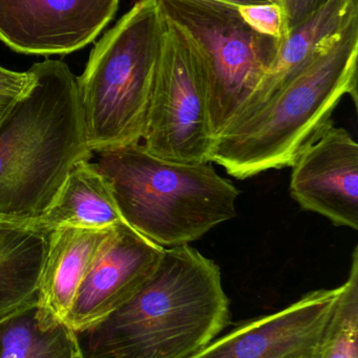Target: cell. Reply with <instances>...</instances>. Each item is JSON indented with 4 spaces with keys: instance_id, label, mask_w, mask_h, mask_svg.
I'll use <instances>...</instances> for the list:
<instances>
[{
    "instance_id": "6da1fadb",
    "label": "cell",
    "mask_w": 358,
    "mask_h": 358,
    "mask_svg": "<svg viewBox=\"0 0 358 358\" xmlns=\"http://www.w3.org/2000/svg\"><path fill=\"white\" fill-rule=\"evenodd\" d=\"M230 324L219 265L191 244L164 248L149 281L85 332V358H189Z\"/></svg>"
},
{
    "instance_id": "7a4b0ae2",
    "label": "cell",
    "mask_w": 358,
    "mask_h": 358,
    "mask_svg": "<svg viewBox=\"0 0 358 358\" xmlns=\"http://www.w3.org/2000/svg\"><path fill=\"white\" fill-rule=\"evenodd\" d=\"M33 82L0 121V221L27 224L50 206L74 166L90 161L77 77L62 61L29 69Z\"/></svg>"
},
{
    "instance_id": "3957f363",
    "label": "cell",
    "mask_w": 358,
    "mask_h": 358,
    "mask_svg": "<svg viewBox=\"0 0 358 358\" xmlns=\"http://www.w3.org/2000/svg\"><path fill=\"white\" fill-rule=\"evenodd\" d=\"M358 18L247 119L216 136L210 163L246 179L291 167L345 96L357 105Z\"/></svg>"
},
{
    "instance_id": "277c9868",
    "label": "cell",
    "mask_w": 358,
    "mask_h": 358,
    "mask_svg": "<svg viewBox=\"0 0 358 358\" xmlns=\"http://www.w3.org/2000/svg\"><path fill=\"white\" fill-rule=\"evenodd\" d=\"M97 153L123 222L162 248L191 244L237 216L240 191L210 162L168 161L142 144Z\"/></svg>"
},
{
    "instance_id": "5b68a950",
    "label": "cell",
    "mask_w": 358,
    "mask_h": 358,
    "mask_svg": "<svg viewBox=\"0 0 358 358\" xmlns=\"http://www.w3.org/2000/svg\"><path fill=\"white\" fill-rule=\"evenodd\" d=\"M162 25L157 0H138L90 52L77 84L92 152L142 142Z\"/></svg>"
},
{
    "instance_id": "8992f818",
    "label": "cell",
    "mask_w": 358,
    "mask_h": 358,
    "mask_svg": "<svg viewBox=\"0 0 358 358\" xmlns=\"http://www.w3.org/2000/svg\"><path fill=\"white\" fill-rule=\"evenodd\" d=\"M203 81L214 140L230 127L273 66L281 40L261 35L239 6L216 0H157Z\"/></svg>"
},
{
    "instance_id": "52a82bcc",
    "label": "cell",
    "mask_w": 358,
    "mask_h": 358,
    "mask_svg": "<svg viewBox=\"0 0 358 358\" xmlns=\"http://www.w3.org/2000/svg\"><path fill=\"white\" fill-rule=\"evenodd\" d=\"M142 142L151 155L180 163H207L214 148V136L201 76L186 44L164 17L157 73Z\"/></svg>"
},
{
    "instance_id": "ba28073f",
    "label": "cell",
    "mask_w": 358,
    "mask_h": 358,
    "mask_svg": "<svg viewBox=\"0 0 358 358\" xmlns=\"http://www.w3.org/2000/svg\"><path fill=\"white\" fill-rule=\"evenodd\" d=\"M340 287L317 289L286 308L239 324L189 358H317Z\"/></svg>"
},
{
    "instance_id": "9c48e42d",
    "label": "cell",
    "mask_w": 358,
    "mask_h": 358,
    "mask_svg": "<svg viewBox=\"0 0 358 358\" xmlns=\"http://www.w3.org/2000/svg\"><path fill=\"white\" fill-rule=\"evenodd\" d=\"M164 248L125 223L115 225L78 290L65 326L80 336L119 310L149 281Z\"/></svg>"
},
{
    "instance_id": "30bf717a",
    "label": "cell",
    "mask_w": 358,
    "mask_h": 358,
    "mask_svg": "<svg viewBox=\"0 0 358 358\" xmlns=\"http://www.w3.org/2000/svg\"><path fill=\"white\" fill-rule=\"evenodd\" d=\"M120 0H0V40L27 55H67L92 43Z\"/></svg>"
},
{
    "instance_id": "8fae6325",
    "label": "cell",
    "mask_w": 358,
    "mask_h": 358,
    "mask_svg": "<svg viewBox=\"0 0 358 358\" xmlns=\"http://www.w3.org/2000/svg\"><path fill=\"white\" fill-rule=\"evenodd\" d=\"M290 194L309 212L336 227L358 229V144L329 123L291 166Z\"/></svg>"
},
{
    "instance_id": "7c38bea8",
    "label": "cell",
    "mask_w": 358,
    "mask_h": 358,
    "mask_svg": "<svg viewBox=\"0 0 358 358\" xmlns=\"http://www.w3.org/2000/svg\"><path fill=\"white\" fill-rule=\"evenodd\" d=\"M113 227H62L48 234L38 282L36 311L40 321L65 325L78 290Z\"/></svg>"
},
{
    "instance_id": "4fadbf2b",
    "label": "cell",
    "mask_w": 358,
    "mask_h": 358,
    "mask_svg": "<svg viewBox=\"0 0 358 358\" xmlns=\"http://www.w3.org/2000/svg\"><path fill=\"white\" fill-rule=\"evenodd\" d=\"M357 18L358 0H328L309 18L291 29L282 40L273 66L230 127L247 119L273 98Z\"/></svg>"
},
{
    "instance_id": "5bb4252c",
    "label": "cell",
    "mask_w": 358,
    "mask_h": 358,
    "mask_svg": "<svg viewBox=\"0 0 358 358\" xmlns=\"http://www.w3.org/2000/svg\"><path fill=\"white\" fill-rule=\"evenodd\" d=\"M124 223L113 192L95 163L78 162L46 212L25 224L48 234L58 227L106 229Z\"/></svg>"
},
{
    "instance_id": "9a60e30c",
    "label": "cell",
    "mask_w": 358,
    "mask_h": 358,
    "mask_svg": "<svg viewBox=\"0 0 358 358\" xmlns=\"http://www.w3.org/2000/svg\"><path fill=\"white\" fill-rule=\"evenodd\" d=\"M48 234L0 221V323L37 307Z\"/></svg>"
},
{
    "instance_id": "2e32d148",
    "label": "cell",
    "mask_w": 358,
    "mask_h": 358,
    "mask_svg": "<svg viewBox=\"0 0 358 358\" xmlns=\"http://www.w3.org/2000/svg\"><path fill=\"white\" fill-rule=\"evenodd\" d=\"M0 358H85L79 336L40 321L36 308L0 323Z\"/></svg>"
},
{
    "instance_id": "e0dca14e",
    "label": "cell",
    "mask_w": 358,
    "mask_h": 358,
    "mask_svg": "<svg viewBox=\"0 0 358 358\" xmlns=\"http://www.w3.org/2000/svg\"><path fill=\"white\" fill-rule=\"evenodd\" d=\"M317 358H358L357 246L353 250L348 279L340 286V294Z\"/></svg>"
},
{
    "instance_id": "ac0fdd59",
    "label": "cell",
    "mask_w": 358,
    "mask_h": 358,
    "mask_svg": "<svg viewBox=\"0 0 358 358\" xmlns=\"http://www.w3.org/2000/svg\"><path fill=\"white\" fill-rule=\"evenodd\" d=\"M243 20L256 33L275 39L285 38V21L279 3L250 4L239 6Z\"/></svg>"
},
{
    "instance_id": "d6986e66",
    "label": "cell",
    "mask_w": 358,
    "mask_h": 358,
    "mask_svg": "<svg viewBox=\"0 0 358 358\" xmlns=\"http://www.w3.org/2000/svg\"><path fill=\"white\" fill-rule=\"evenodd\" d=\"M327 1L328 0H280L285 21V38L291 29L309 18Z\"/></svg>"
},
{
    "instance_id": "ffe728a7",
    "label": "cell",
    "mask_w": 358,
    "mask_h": 358,
    "mask_svg": "<svg viewBox=\"0 0 358 358\" xmlns=\"http://www.w3.org/2000/svg\"><path fill=\"white\" fill-rule=\"evenodd\" d=\"M33 82L31 71L25 73L0 66V99L17 100L29 90Z\"/></svg>"
},
{
    "instance_id": "44dd1931",
    "label": "cell",
    "mask_w": 358,
    "mask_h": 358,
    "mask_svg": "<svg viewBox=\"0 0 358 358\" xmlns=\"http://www.w3.org/2000/svg\"><path fill=\"white\" fill-rule=\"evenodd\" d=\"M216 1L227 2V3L233 4V6H250V4L268 3L269 0H216Z\"/></svg>"
},
{
    "instance_id": "7402d4cb",
    "label": "cell",
    "mask_w": 358,
    "mask_h": 358,
    "mask_svg": "<svg viewBox=\"0 0 358 358\" xmlns=\"http://www.w3.org/2000/svg\"><path fill=\"white\" fill-rule=\"evenodd\" d=\"M16 100H8V99H0V121L4 119V115L8 113V109L12 106L13 103Z\"/></svg>"
},
{
    "instance_id": "603a6c76",
    "label": "cell",
    "mask_w": 358,
    "mask_h": 358,
    "mask_svg": "<svg viewBox=\"0 0 358 358\" xmlns=\"http://www.w3.org/2000/svg\"><path fill=\"white\" fill-rule=\"evenodd\" d=\"M269 1L273 2V3H279L280 4V0H269Z\"/></svg>"
}]
</instances>
